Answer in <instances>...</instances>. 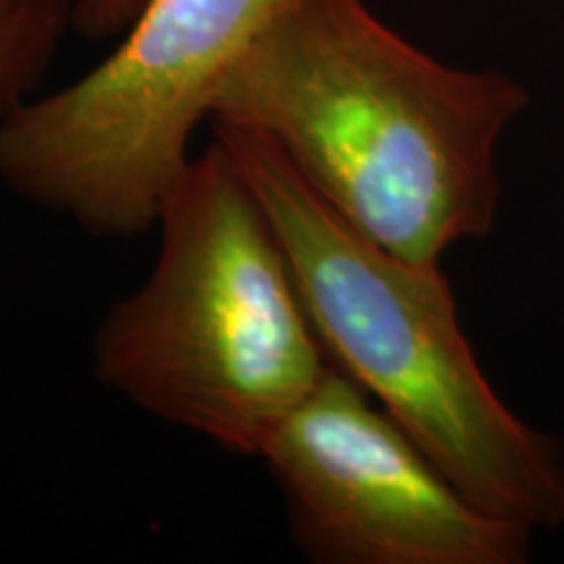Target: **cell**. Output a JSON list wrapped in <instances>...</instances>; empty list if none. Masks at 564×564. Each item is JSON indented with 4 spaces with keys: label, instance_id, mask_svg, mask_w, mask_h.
<instances>
[{
    "label": "cell",
    "instance_id": "cell-2",
    "mask_svg": "<svg viewBox=\"0 0 564 564\" xmlns=\"http://www.w3.org/2000/svg\"><path fill=\"white\" fill-rule=\"evenodd\" d=\"M278 230L329 364L384 408L484 512L564 528V444L499 398L440 264L356 230L262 133L212 121Z\"/></svg>",
    "mask_w": 564,
    "mask_h": 564
},
{
    "label": "cell",
    "instance_id": "cell-6",
    "mask_svg": "<svg viewBox=\"0 0 564 564\" xmlns=\"http://www.w3.org/2000/svg\"><path fill=\"white\" fill-rule=\"evenodd\" d=\"M74 32V0H0V123L37 97Z\"/></svg>",
    "mask_w": 564,
    "mask_h": 564
},
{
    "label": "cell",
    "instance_id": "cell-5",
    "mask_svg": "<svg viewBox=\"0 0 564 564\" xmlns=\"http://www.w3.org/2000/svg\"><path fill=\"white\" fill-rule=\"evenodd\" d=\"M262 460L314 564H525L533 533L470 502L411 434L329 364Z\"/></svg>",
    "mask_w": 564,
    "mask_h": 564
},
{
    "label": "cell",
    "instance_id": "cell-4",
    "mask_svg": "<svg viewBox=\"0 0 564 564\" xmlns=\"http://www.w3.org/2000/svg\"><path fill=\"white\" fill-rule=\"evenodd\" d=\"M293 0H147L110 55L0 123V183L102 241L154 230L236 61Z\"/></svg>",
    "mask_w": 564,
    "mask_h": 564
},
{
    "label": "cell",
    "instance_id": "cell-7",
    "mask_svg": "<svg viewBox=\"0 0 564 564\" xmlns=\"http://www.w3.org/2000/svg\"><path fill=\"white\" fill-rule=\"evenodd\" d=\"M147 0H74V32L84 40H118Z\"/></svg>",
    "mask_w": 564,
    "mask_h": 564
},
{
    "label": "cell",
    "instance_id": "cell-1",
    "mask_svg": "<svg viewBox=\"0 0 564 564\" xmlns=\"http://www.w3.org/2000/svg\"><path fill=\"white\" fill-rule=\"evenodd\" d=\"M528 105L518 76L449 66L366 0H293L225 76L212 121L270 139L371 241L440 264L497 225L499 147Z\"/></svg>",
    "mask_w": 564,
    "mask_h": 564
},
{
    "label": "cell",
    "instance_id": "cell-3",
    "mask_svg": "<svg viewBox=\"0 0 564 564\" xmlns=\"http://www.w3.org/2000/svg\"><path fill=\"white\" fill-rule=\"evenodd\" d=\"M158 257L91 337V373L152 419L259 457L324 352L278 230L212 133L158 212Z\"/></svg>",
    "mask_w": 564,
    "mask_h": 564
}]
</instances>
